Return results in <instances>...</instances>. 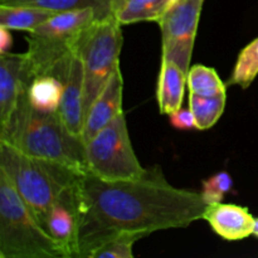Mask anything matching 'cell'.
<instances>
[{"instance_id":"cell-2","label":"cell","mask_w":258,"mask_h":258,"mask_svg":"<svg viewBox=\"0 0 258 258\" xmlns=\"http://www.w3.org/2000/svg\"><path fill=\"white\" fill-rule=\"evenodd\" d=\"M0 141L30 156L88 174L86 144L82 138L68 130L58 112L34 110L28 102L27 88L20 96L10 120L0 126Z\"/></svg>"},{"instance_id":"cell-11","label":"cell","mask_w":258,"mask_h":258,"mask_svg":"<svg viewBox=\"0 0 258 258\" xmlns=\"http://www.w3.org/2000/svg\"><path fill=\"white\" fill-rule=\"evenodd\" d=\"M123 78L121 67L118 66L110 81L97 96L88 111L83 126L82 140L87 144L96 134L110 123L122 110Z\"/></svg>"},{"instance_id":"cell-20","label":"cell","mask_w":258,"mask_h":258,"mask_svg":"<svg viewBox=\"0 0 258 258\" xmlns=\"http://www.w3.org/2000/svg\"><path fill=\"white\" fill-rule=\"evenodd\" d=\"M186 86L189 92L204 97H212L223 93L227 88V83L221 80L217 71L204 64L190 66L186 75Z\"/></svg>"},{"instance_id":"cell-19","label":"cell","mask_w":258,"mask_h":258,"mask_svg":"<svg viewBox=\"0 0 258 258\" xmlns=\"http://www.w3.org/2000/svg\"><path fill=\"white\" fill-rule=\"evenodd\" d=\"M227 93H219L212 97L196 95L189 92V108L196 118V125L198 130H208L213 127L226 108Z\"/></svg>"},{"instance_id":"cell-1","label":"cell","mask_w":258,"mask_h":258,"mask_svg":"<svg viewBox=\"0 0 258 258\" xmlns=\"http://www.w3.org/2000/svg\"><path fill=\"white\" fill-rule=\"evenodd\" d=\"M82 224L80 254L88 257L120 232L185 228L203 219L207 203L201 193L175 188L159 168L133 180L110 181L85 174L78 183Z\"/></svg>"},{"instance_id":"cell-8","label":"cell","mask_w":258,"mask_h":258,"mask_svg":"<svg viewBox=\"0 0 258 258\" xmlns=\"http://www.w3.org/2000/svg\"><path fill=\"white\" fill-rule=\"evenodd\" d=\"M204 0H171L159 19L161 32V57L188 73L193 55Z\"/></svg>"},{"instance_id":"cell-14","label":"cell","mask_w":258,"mask_h":258,"mask_svg":"<svg viewBox=\"0 0 258 258\" xmlns=\"http://www.w3.org/2000/svg\"><path fill=\"white\" fill-rule=\"evenodd\" d=\"M186 75L188 73L184 72L173 60L161 57L156 87V100L160 113L169 116L180 110L186 87Z\"/></svg>"},{"instance_id":"cell-16","label":"cell","mask_w":258,"mask_h":258,"mask_svg":"<svg viewBox=\"0 0 258 258\" xmlns=\"http://www.w3.org/2000/svg\"><path fill=\"white\" fill-rule=\"evenodd\" d=\"M57 12L28 5L0 4V25L10 30L33 32Z\"/></svg>"},{"instance_id":"cell-5","label":"cell","mask_w":258,"mask_h":258,"mask_svg":"<svg viewBox=\"0 0 258 258\" xmlns=\"http://www.w3.org/2000/svg\"><path fill=\"white\" fill-rule=\"evenodd\" d=\"M0 258H66L3 170H0Z\"/></svg>"},{"instance_id":"cell-6","label":"cell","mask_w":258,"mask_h":258,"mask_svg":"<svg viewBox=\"0 0 258 258\" xmlns=\"http://www.w3.org/2000/svg\"><path fill=\"white\" fill-rule=\"evenodd\" d=\"M122 40L121 24L110 15L93 23L78 44L76 53L82 60L85 76V117L120 66Z\"/></svg>"},{"instance_id":"cell-24","label":"cell","mask_w":258,"mask_h":258,"mask_svg":"<svg viewBox=\"0 0 258 258\" xmlns=\"http://www.w3.org/2000/svg\"><path fill=\"white\" fill-rule=\"evenodd\" d=\"M169 120L173 127L178 130H193L197 128L196 118L190 108H180L176 112L169 115Z\"/></svg>"},{"instance_id":"cell-22","label":"cell","mask_w":258,"mask_h":258,"mask_svg":"<svg viewBox=\"0 0 258 258\" xmlns=\"http://www.w3.org/2000/svg\"><path fill=\"white\" fill-rule=\"evenodd\" d=\"M148 236L145 232H120L96 247L87 258H133L134 244Z\"/></svg>"},{"instance_id":"cell-12","label":"cell","mask_w":258,"mask_h":258,"mask_svg":"<svg viewBox=\"0 0 258 258\" xmlns=\"http://www.w3.org/2000/svg\"><path fill=\"white\" fill-rule=\"evenodd\" d=\"M214 233L226 241H242L253 234L254 217L247 207L217 203L207 206L203 214Z\"/></svg>"},{"instance_id":"cell-10","label":"cell","mask_w":258,"mask_h":258,"mask_svg":"<svg viewBox=\"0 0 258 258\" xmlns=\"http://www.w3.org/2000/svg\"><path fill=\"white\" fill-rule=\"evenodd\" d=\"M63 96L58 115L68 130L82 138L85 126V76L83 64L77 53L71 57L63 76Z\"/></svg>"},{"instance_id":"cell-23","label":"cell","mask_w":258,"mask_h":258,"mask_svg":"<svg viewBox=\"0 0 258 258\" xmlns=\"http://www.w3.org/2000/svg\"><path fill=\"white\" fill-rule=\"evenodd\" d=\"M202 197L207 206L222 203L227 193L233 188V179L227 171H219L202 181Z\"/></svg>"},{"instance_id":"cell-9","label":"cell","mask_w":258,"mask_h":258,"mask_svg":"<svg viewBox=\"0 0 258 258\" xmlns=\"http://www.w3.org/2000/svg\"><path fill=\"white\" fill-rule=\"evenodd\" d=\"M81 224L82 213L78 198V184H76L63 191L50 207L43 227L60 247L66 258H73L80 254Z\"/></svg>"},{"instance_id":"cell-25","label":"cell","mask_w":258,"mask_h":258,"mask_svg":"<svg viewBox=\"0 0 258 258\" xmlns=\"http://www.w3.org/2000/svg\"><path fill=\"white\" fill-rule=\"evenodd\" d=\"M12 43H13V37H12V33H10V29L0 25V53L10 52Z\"/></svg>"},{"instance_id":"cell-27","label":"cell","mask_w":258,"mask_h":258,"mask_svg":"<svg viewBox=\"0 0 258 258\" xmlns=\"http://www.w3.org/2000/svg\"><path fill=\"white\" fill-rule=\"evenodd\" d=\"M253 236L258 238V218L254 219V227H253Z\"/></svg>"},{"instance_id":"cell-17","label":"cell","mask_w":258,"mask_h":258,"mask_svg":"<svg viewBox=\"0 0 258 258\" xmlns=\"http://www.w3.org/2000/svg\"><path fill=\"white\" fill-rule=\"evenodd\" d=\"M171 0H125L113 13L121 25L139 22H159Z\"/></svg>"},{"instance_id":"cell-26","label":"cell","mask_w":258,"mask_h":258,"mask_svg":"<svg viewBox=\"0 0 258 258\" xmlns=\"http://www.w3.org/2000/svg\"><path fill=\"white\" fill-rule=\"evenodd\" d=\"M123 2H125V0H113L112 2V14L118 9V8L121 7V5L123 4Z\"/></svg>"},{"instance_id":"cell-15","label":"cell","mask_w":258,"mask_h":258,"mask_svg":"<svg viewBox=\"0 0 258 258\" xmlns=\"http://www.w3.org/2000/svg\"><path fill=\"white\" fill-rule=\"evenodd\" d=\"M63 80L55 75L34 77L27 87L29 105L40 112H58L63 96Z\"/></svg>"},{"instance_id":"cell-21","label":"cell","mask_w":258,"mask_h":258,"mask_svg":"<svg viewBox=\"0 0 258 258\" xmlns=\"http://www.w3.org/2000/svg\"><path fill=\"white\" fill-rule=\"evenodd\" d=\"M258 76V37L239 52L227 86H239L246 90Z\"/></svg>"},{"instance_id":"cell-13","label":"cell","mask_w":258,"mask_h":258,"mask_svg":"<svg viewBox=\"0 0 258 258\" xmlns=\"http://www.w3.org/2000/svg\"><path fill=\"white\" fill-rule=\"evenodd\" d=\"M25 54L0 53V126H4L17 108L28 87L24 80Z\"/></svg>"},{"instance_id":"cell-18","label":"cell","mask_w":258,"mask_h":258,"mask_svg":"<svg viewBox=\"0 0 258 258\" xmlns=\"http://www.w3.org/2000/svg\"><path fill=\"white\" fill-rule=\"evenodd\" d=\"M113 0H0L3 5H28L42 9L53 10V12H68L92 8L98 13L101 19L112 14Z\"/></svg>"},{"instance_id":"cell-4","label":"cell","mask_w":258,"mask_h":258,"mask_svg":"<svg viewBox=\"0 0 258 258\" xmlns=\"http://www.w3.org/2000/svg\"><path fill=\"white\" fill-rule=\"evenodd\" d=\"M0 170L9 176L42 224L63 191L78 184L85 175L59 163L22 153L4 141H0Z\"/></svg>"},{"instance_id":"cell-7","label":"cell","mask_w":258,"mask_h":258,"mask_svg":"<svg viewBox=\"0 0 258 258\" xmlns=\"http://www.w3.org/2000/svg\"><path fill=\"white\" fill-rule=\"evenodd\" d=\"M86 159L88 174L103 180H133L146 171L134 151L123 112L86 144Z\"/></svg>"},{"instance_id":"cell-3","label":"cell","mask_w":258,"mask_h":258,"mask_svg":"<svg viewBox=\"0 0 258 258\" xmlns=\"http://www.w3.org/2000/svg\"><path fill=\"white\" fill-rule=\"evenodd\" d=\"M100 15L92 8L59 12L25 37L24 80L27 85L34 77L55 75L62 78L71 57L77 52L86 30Z\"/></svg>"}]
</instances>
